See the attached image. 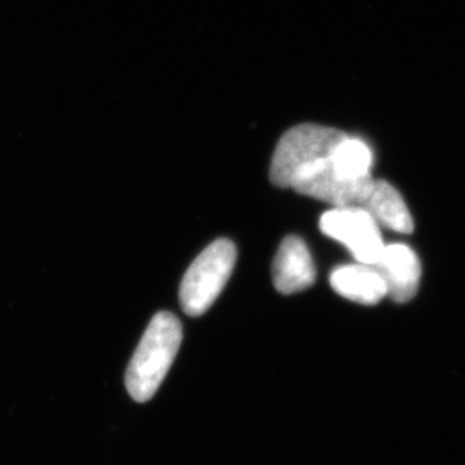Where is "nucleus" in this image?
Listing matches in <instances>:
<instances>
[{
  "label": "nucleus",
  "instance_id": "obj_1",
  "mask_svg": "<svg viewBox=\"0 0 465 465\" xmlns=\"http://www.w3.org/2000/svg\"><path fill=\"white\" fill-rule=\"evenodd\" d=\"M372 151L336 128L302 124L282 136L270 178L277 187L329 203L361 205L372 189Z\"/></svg>",
  "mask_w": 465,
  "mask_h": 465
},
{
  "label": "nucleus",
  "instance_id": "obj_2",
  "mask_svg": "<svg viewBox=\"0 0 465 465\" xmlns=\"http://www.w3.org/2000/svg\"><path fill=\"white\" fill-rule=\"evenodd\" d=\"M183 341V325L171 312H158L128 364L125 386L133 400L146 402L157 393Z\"/></svg>",
  "mask_w": 465,
  "mask_h": 465
},
{
  "label": "nucleus",
  "instance_id": "obj_3",
  "mask_svg": "<svg viewBox=\"0 0 465 465\" xmlns=\"http://www.w3.org/2000/svg\"><path fill=\"white\" fill-rule=\"evenodd\" d=\"M237 261L232 242L220 238L194 259L181 282L180 302L190 316L205 313L228 283Z\"/></svg>",
  "mask_w": 465,
  "mask_h": 465
},
{
  "label": "nucleus",
  "instance_id": "obj_4",
  "mask_svg": "<svg viewBox=\"0 0 465 465\" xmlns=\"http://www.w3.org/2000/svg\"><path fill=\"white\" fill-rule=\"evenodd\" d=\"M321 231L348 247L357 262L373 265L384 249L380 226L361 205L334 207L322 214Z\"/></svg>",
  "mask_w": 465,
  "mask_h": 465
},
{
  "label": "nucleus",
  "instance_id": "obj_5",
  "mask_svg": "<svg viewBox=\"0 0 465 465\" xmlns=\"http://www.w3.org/2000/svg\"><path fill=\"white\" fill-rule=\"evenodd\" d=\"M373 267L386 285L387 295L396 303H407L416 295L421 265L411 247L405 244L384 246Z\"/></svg>",
  "mask_w": 465,
  "mask_h": 465
},
{
  "label": "nucleus",
  "instance_id": "obj_6",
  "mask_svg": "<svg viewBox=\"0 0 465 465\" xmlns=\"http://www.w3.org/2000/svg\"><path fill=\"white\" fill-rule=\"evenodd\" d=\"M316 270L306 242L299 237H286L272 262V282L282 294L308 290L315 283Z\"/></svg>",
  "mask_w": 465,
  "mask_h": 465
},
{
  "label": "nucleus",
  "instance_id": "obj_7",
  "mask_svg": "<svg viewBox=\"0 0 465 465\" xmlns=\"http://www.w3.org/2000/svg\"><path fill=\"white\" fill-rule=\"evenodd\" d=\"M330 283L339 295L356 303L372 306L387 297L386 285L373 265H341L331 272Z\"/></svg>",
  "mask_w": 465,
  "mask_h": 465
},
{
  "label": "nucleus",
  "instance_id": "obj_8",
  "mask_svg": "<svg viewBox=\"0 0 465 465\" xmlns=\"http://www.w3.org/2000/svg\"><path fill=\"white\" fill-rule=\"evenodd\" d=\"M361 207L368 211L378 224H382L395 232H413V217L410 214L404 199L387 181H373L372 189Z\"/></svg>",
  "mask_w": 465,
  "mask_h": 465
}]
</instances>
